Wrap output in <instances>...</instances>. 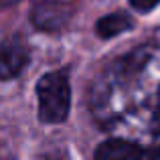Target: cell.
<instances>
[{
  "mask_svg": "<svg viewBox=\"0 0 160 160\" xmlns=\"http://www.w3.org/2000/svg\"><path fill=\"white\" fill-rule=\"evenodd\" d=\"M89 108L113 138L160 146V45L138 47L109 63L91 87Z\"/></svg>",
  "mask_w": 160,
  "mask_h": 160,
  "instance_id": "obj_1",
  "label": "cell"
},
{
  "mask_svg": "<svg viewBox=\"0 0 160 160\" xmlns=\"http://www.w3.org/2000/svg\"><path fill=\"white\" fill-rule=\"evenodd\" d=\"M39 118L45 124H61L71 108V87L65 71H53L37 83Z\"/></svg>",
  "mask_w": 160,
  "mask_h": 160,
  "instance_id": "obj_2",
  "label": "cell"
},
{
  "mask_svg": "<svg viewBox=\"0 0 160 160\" xmlns=\"http://www.w3.org/2000/svg\"><path fill=\"white\" fill-rule=\"evenodd\" d=\"M95 160H160V146H144L113 138L98 148Z\"/></svg>",
  "mask_w": 160,
  "mask_h": 160,
  "instance_id": "obj_3",
  "label": "cell"
},
{
  "mask_svg": "<svg viewBox=\"0 0 160 160\" xmlns=\"http://www.w3.org/2000/svg\"><path fill=\"white\" fill-rule=\"evenodd\" d=\"M71 14H73V6L61 0H45L39 2L32 8V22L39 27L41 31H61L67 27Z\"/></svg>",
  "mask_w": 160,
  "mask_h": 160,
  "instance_id": "obj_4",
  "label": "cell"
},
{
  "mask_svg": "<svg viewBox=\"0 0 160 160\" xmlns=\"http://www.w3.org/2000/svg\"><path fill=\"white\" fill-rule=\"evenodd\" d=\"M28 61V49L18 39H8L0 43V79H12L24 69Z\"/></svg>",
  "mask_w": 160,
  "mask_h": 160,
  "instance_id": "obj_5",
  "label": "cell"
},
{
  "mask_svg": "<svg viewBox=\"0 0 160 160\" xmlns=\"http://www.w3.org/2000/svg\"><path fill=\"white\" fill-rule=\"evenodd\" d=\"M130 28H132V18L124 12H116V14H108L99 18L95 31L102 39H112V37H118L120 32L130 31Z\"/></svg>",
  "mask_w": 160,
  "mask_h": 160,
  "instance_id": "obj_6",
  "label": "cell"
},
{
  "mask_svg": "<svg viewBox=\"0 0 160 160\" xmlns=\"http://www.w3.org/2000/svg\"><path fill=\"white\" fill-rule=\"evenodd\" d=\"M130 4H132L138 12H150L152 8H156L160 4V0H130Z\"/></svg>",
  "mask_w": 160,
  "mask_h": 160,
  "instance_id": "obj_7",
  "label": "cell"
},
{
  "mask_svg": "<svg viewBox=\"0 0 160 160\" xmlns=\"http://www.w3.org/2000/svg\"><path fill=\"white\" fill-rule=\"evenodd\" d=\"M45 160H65L63 156H49V158H45Z\"/></svg>",
  "mask_w": 160,
  "mask_h": 160,
  "instance_id": "obj_8",
  "label": "cell"
}]
</instances>
